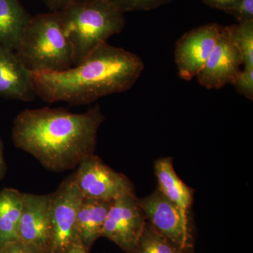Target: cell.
Instances as JSON below:
<instances>
[{
    "label": "cell",
    "mask_w": 253,
    "mask_h": 253,
    "mask_svg": "<svg viewBox=\"0 0 253 253\" xmlns=\"http://www.w3.org/2000/svg\"><path fill=\"white\" fill-rule=\"evenodd\" d=\"M83 199L73 174L63 181L56 192L51 194V253H66L75 245L81 244L78 235L77 217Z\"/></svg>",
    "instance_id": "8992f818"
},
{
    "label": "cell",
    "mask_w": 253,
    "mask_h": 253,
    "mask_svg": "<svg viewBox=\"0 0 253 253\" xmlns=\"http://www.w3.org/2000/svg\"><path fill=\"white\" fill-rule=\"evenodd\" d=\"M229 14L239 23L253 21V0H238Z\"/></svg>",
    "instance_id": "44dd1931"
},
{
    "label": "cell",
    "mask_w": 253,
    "mask_h": 253,
    "mask_svg": "<svg viewBox=\"0 0 253 253\" xmlns=\"http://www.w3.org/2000/svg\"><path fill=\"white\" fill-rule=\"evenodd\" d=\"M123 12L156 9L172 0H113Z\"/></svg>",
    "instance_id": "ffe728a7"
},
{
    "label": "cell",
    "mask_w": 253,
    "mask_h": 253,
    "mask_svg": "<svg viewBox=\"0 0 253 253\" xmlns=\"http://www.w3.org/2000/svg\"><path fill=\"white\" fill-rule=\"evenodd\" d=\"M72 44L74 66L108 40L123 31L124 12L113 0H89L57 11Z\"/></svg>",
    "instance_id": "3957f363"
},
{
    "label": "cell",
    "mask_w": 253,
    "mask_h": 253,
    "mask_svg": "<svg viewBox=\"0 0 253 253\" xmlns=\"http://www.w3.org/2000/svg\"><path fill=\"white\" fill-rule=\"evenodd\" d=\"M114 201L84 198L77 217V231L81 244L89 251L102 237L105 221Z\"/></svg>",
    "instance_id": "4fadbf2b"
},
{
    "label": "cell",
    "mask_w": 253,
    "mask_h": 253,
    "mask_svg": "<svg viewBox=\"0 0 253 253\" xmlns=\"http://www.w3.org/2000/svg\"><path fill=\"white\" fill-rule=\"evenodd\" d=\"M195 253L194 251H188L187 253Z\"/></svg>",
    "instance_id": "4316f807"
},
{
    "label": "cell",
    "mask_w": 253,
    "mask_h": 253,
    "mask_svg": "<svg viewBox=\"0 0 253 253\" xmlns=\"http://www.w3.org/2000/svg\"><path fill=\"white\" fill-rule=\"evenodd\" d=\"M217 23H209L188 32L176 44L174 58L181 79L191 81L203 69L224 31Z\"/></svg>",
    "instance_id": "9c48e42d"
},
{
    "label": "cell",
    "mask_w": 253,
    "mask_h": 253,
    "mask_svg": "<svg viewBox=\"0 0 253 253\" xmlns=\"http://www.w3.org/2000/svg\"><path fill=\"white\" fill-rule=\"evenodd\" d=\"M211 7L225 11L229 14L238 0H202Z\"/></svg>",
    "instance_id": "603a6c76"
},
{
    "label": "cell",
    "mask_w": 253,
    "mask_h": 253,
    "mask_svg": "<svg viewBox=\"0 0 253 253\" xmlns=\"http://www.w3.org/2000/svg\"><path fill=\"white\" fill-rule=\"evenodd\" d=\"M137 202L149 221L177 249L184 252L194 251V226L189 214L169 201L157 189Z\"/></svg>",
    "instance_id": "5b68a950"
},
{
    "label": "cell",
    "mask_w": 253,
    "mask_h": 253,
    "mask_svg": "<svg viewBox=\"0 0 253 253\" xmlns=\"http://www.w3.org/2000/svg\"><path fill=\"white\" fill-rule=\"evenodd\" d=\"M51 11H57L67 5L89 0H43Z\"/></svg>",
    "instance_id": "cb8c5ba5"
},
{
    "label": "cell",
    "mask_w": 253,
    "mask_h": 253,
    "mask_svg": "<svg viewBox=\"0 0 253 253\" xmlns=\"http://www.w3.org/2000/svg\"><path fill=\"white\" fill-rule=\"evenodd\" d=\"M0 96L30 102L36 98L31 72L15 51L0 44Z\"/></svg>",
    "instance_id": "7c38bea8"
},
{
    "label": "cell",
    "mask_w": 253,
    "mask_h": 253,
    "mask_svg": "<svg viewBox=\"0 0 253 253\" xmlns=\"http://www.w3.org/2000/svg\"><path fill=\"white\" fill-rule=\"evenodd\" d=\"M239 94L253 100V67L244 66L231 83Z\"/></svg>",
    "instance_id": "d6986e66"
},
{
    "label": "cell",
    "mask_w": 253,
    "mask_h": 253,
    "mask_svg": "<svg viewBox=\"0 0 253 253\" xmlns=\"http://www.w3.org/2000/svg\"><path fill=\"white\" fill-rule=\"evenodd\" d=\"M6 172V164L5 162L4 154V144L0 137V180L4 177Z\"/></svg>",
    "instance_id": "d4e9b609"
},
{
    "label": "cell",
    "mask_w": 253,
    "mask_h": 253,
    "mask_svg": "<svg viewBox=\"0 0 253 253\" xmlns=\"http://www.w3.org/2000/svg\"><path fill=\"white\" fill-rule=\"evenodd\" d=\"M146 219L134 194L116 199L108 213L102 237L126 253H132L142 234Z\"/></svg>",
    "instance_id": "ba28073f"
},
{
    "label": "cell",
    "mask_w": 253,
    "mask_h": 253,
    "mask_svg": "<svg viewBox=\"0 0 253 253\" xmlns=\"http://www.w3.org/2000/svg\"><path fill=\"white\" fill-rule=\"evenodd\" d=\"M23 199L18 190L6 188L0 191V248L18 239Z\"/></svg>",
    "instance_id": "2e32d148"
},
{
    "label": "cell",
    "mask_w": 253,
    "mask_h": 253,
    "mask_svg": "<svg viewBox=\"0 0 253 253\" xmlns=\"http://www.w3.org/2000/svg\"><path fill=\"white\" fill-rule=\"evenodd\" d=\"M104 119L99 106L83 113L47 107L25 110L14 119L11 137L16 147L46 169L63 172L78 168L94 154Z\"/></svg>",
    "instance_id": "6da1fadb"
},
{
    "label": "cell",
    "mask_w": 253,
    "mask_h": 253,
    "mask_svg": "<svg viewBox=\"0 0 253 253\" xmlns=\"http://www.w3.org/2000/svg\"><path fill=\"white\" fill-rule=\"evenodd\" d=\"M51 194H23L18 239L39 253H51L52 241L50 205Z\"/></svg>",
    "instance_id": "30bf717a"
},
{
    "label": "cell",
    "mask_w": 253,
    "mask_h": 253,
    "mask_svg": "<svg viewBox=\"0 0 253 253\" xmlns=\"http://www.w3.org/2000/svg\"><path fill=\"white\" fill-rule=\"evenodd\" d=\"M242 64L241 55L231 39L226 26L196 78L199 84L207 89H220L232 83L241 71Z\"/></svg>",
    "instance_id": "8fae6325"
},
{
    "label": "cell",
    "mask_w": 253,
    "mask_h": 253,
    "mask_svg": "<svg viewBox=\"0 0 253 253\" xmlns=\"http://www.w3.org/2000/svg\"><path fill=\"white\" fill-rule=\"evenodd\" d=\"M0 253H39L19 239L6 243L0 248Z\"/></svg>",
    "instance_id": "7402d4cb"
},
{
    "label": "cell",
    "mask_w": 253,
    "mask_h": 253,
    "mask_svg": "<svg viewBox=\"0 0 253 253\" xmlns=\"http://www.w3.org/2000/svg\"><path fill=\"white\" fill-rule=\"evenodd\" d=\"M171 244L146 221L142 234L132 253H186Z\"/></svg>",
    "instance_id": "e0dca14e"
},
{
    "label": "cell",
    "mask_w": 253,
    "mask_h": 253,
    "mask_svg": "<svg viewBox=\"0 0 253 253\" xmlns=\"http://www.w3.org/2000/svg\"><path fill=\"white\" fill-rule=\"evenodd\" d=\"M31 18L19 0H0V44L16 51Z\"/></svg>",
    "instance_id": "9a60e30c"
},
{
    "label": "cell",
    "mask_w": 253,
    "mask_h": 253,
    "mask_svg": "<svg viewBox=\"0 0 253 253\" xmlns=\"http://www.w3.org/2000/svg\"><path fill=\"white\" fill-rule=\"evenodd\" d=\"M144 69L137 55L104 43L68 69L31 73V79L36 96L45 102L77 106L129 90Z\"/></svg>",
    "instance_id": "7a4b0ae2"
},
{
    "label": "cell",
    "mask_w": 253,
    "mask_h": 253,
    "mask_svg": "<svg viewBox=\"0 0 253 253\" xmlns=\"http://www.w3.org/2000/svg\"><path fill=\"white\" fill-rule=\"evenodd\" d=\"M229 34L243 60V65L253 67V21L228 26Z\"/></svg>",
    "instance_id": "ac0fdd59"
},
{
    "label": "cell",
    "mask_w": 253,
    "mask_h": 253,
    "mask_svg": "<svg viewBox=\"0 0 253 253\" xmlns=\"http://www.w3.org/2000/svg\"><path fill=\"white\" fill-rule=\"evenodd\" d=\"M89 251L86 249L81 244L73 246L66 253H89Z\"/></svg>",
    "instance_id": "484cf974"
},
{
    "label": "cell",
    "mask_w": 253,
    "mask_h": 253,
    "mask_svg": "<svg viewBox=\"0 0 253 253\" xmlns=\"http://www.w3.org/2000/svg\"><path fill=\"white\" fill-rule=\"evenodd\" d=\"M73 176L83 197L86 199L114 201L126 195L134 194L129 179L113 170L94 154L80 163Z\"/></svg>",
    "instance_id": "52a82bcc"
},
{
    "label": "cell",
    "mask_w": 253,
    "mask_h": 253,
    "mask_svg": "<svg viewBox=\"0 0 253 253\" xmlns=\"http://www.w3.org/2000/svg\"><path fill=\"white\" fill-rule=\"evenodd\" d=\"M154 171L158 179V189L183 212L189 214L194 200V191L184 184L176 174L172 158H162L157 160L155 162Z\"/></svg>",
    "instance_id": "5bb4252c"
},
{
    "label": "cell",
    "mask_w": 253,
    "mask_h": 253,
    "mask_svg": "<svg viewBox=\"0 0 253 253\" xmlns=\"http://www.w3.org/2000/svg\"><path fill=\"white\" fill-rule=\"evenodd\" d=\"M15 53L31 73L61 71L74 66L72 44L57 11L31 16Z\"/></svg>",
    "instance_id": "277c9868"
}]
</instances>
